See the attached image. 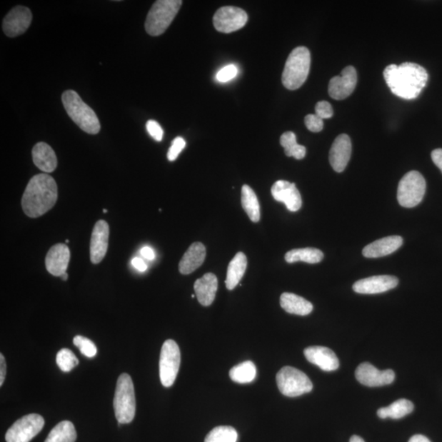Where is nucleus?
I'll return each mask as SVG.
<instances>
[{
  "label": "nucleus",
  "instance_id": "26",
  "mask_svg": "<svg viewBox=\"0 0 442 442\" xmlns=\"http://www.w3.org/2000/svg\"><path fill=\"white\" fill-rule=\"evenodd\" d=\"M248 259L243 253L239 251L228 266L227 276L226 281V288L233 290L241 281L246 270H247Z\"/></svg>",
  "mask_w": 442,
  "mask_h": 442
},
{
  "label": "nucleus",
  "instance_id": "3",
  "mask_svg": "<svg viewBox=\"0 0 442 442\" xmlns=\"http://www.w3.org/2000/svg\"><path fill=\"white\" fill-rule=\"evenodd\" d=\"M61 101L67 114L83 131L89 134H97L100 131L101 126L96 114L76 91H65L61 95Z\"/></svg>",
  "mask_w": 442,
  "mask_h": 442
},
{
  "label": "nucleus",
  "instance_id": "10",
  "mask_svg": "<svg viewBox=\"0 0 442 442\" xmlns=\"http://www.w3.org/2000/svg\"><path fill=\"white\" fill-rule=\"evenodd\" d=\"M44 419L37 413H31L19 419L5 436L7 442H30L41 433Z\"/></svg>",
  "mask_w": 442,
  "mask_h": 442
},
{
  "label": "nucleus",
  "instance_id": "22",
  "mask_svg": "<svg viewBox=\"0 0 442 442\" xmlns=\"http://www.w3.org/2000/svg\"><path fill=\"white\" fill-rule=\"evenodd\" d=\"M194 288L199 303L209 306L216 298L218 288L217 277L212 273H206L196 281Z\"/></svg>",
  "mask_w": 442,
  "mask_h": 442
},
{
  "label": "nucleus",
  "instance_id": "37",
  "mask_svg": "<svg viewBox=\"0 0 442 442\" xmlns=\"http://www.w3.org/2000/svg\"><path fill=\"white\" fill-rule=\"evenodd\" d=\"M238 74L237 66L231 64L222 69L216 75V80L221 83H226L233 79Z\"/></svg>",
  "mask_w": 442,
  "mask_h": 442
},
{
  "label": "nucleus",
  "instance_id": "27",
  "mask_svg": "<svg viewBox=\"0 0 442 442\" xmlns=\"http://www.w3.org/2000/svg\"><path fill=\"white\" fill-rule=\"evenodd\" d=\"M413 411V404L411 401L399 399L388 407L380 408L377 413L378 416L382 419L388 418L399 419L410 415Z\"/></svg>",
  "mask_w": 442,
  "mask_h": 442
},
{
  "label": "nucleus",
  "instance_id": "16",
  "mask_svg": "<svg viewBox=\"0 0 442 442\" xmlns=\"http://www.w3.org/2000/svg\"><path fill=\"white\" fill-rule=\"evenodd\" d=\"M273 198L286 206L290 211H298L301 209L302 200L301 194L294 183L286 181H278L271 188Z\"/></svg>",
  "mask_w": 442,
  "mask_h": 442
},
{
  "label": "nucleus",
  "instance_id": "40",
  "mask_svg": "<svg viewBox=\"0 0 442 442\" xmlns=\"http://www.w3.org/2000/svg\"><path fill=\"white\" fill-rule=\"evenodd\" d=\"M146 128L149 134L156 141L160 142L164 139V130L156 121L150 120L147 122Z\"/></svg>",
  "mask_w": 442,
  "mask_h": 442
},
{
  "label": "nucleus",
  "instance_id": "8",
  "mask_svg": "<svg viewBox=\"0 0 442 442\" xmlns=\"http://www.w3.org/2000/svg\"><path fill=\"white\" fill-rule=\"evenodd\" d=\"M276 382L281 393L288 397L308 393L313 389V384L306 374L291 366H285L278 371Z\"/></svg>",
  "mask_w": 442,
  "mask_h": 442
},
{
  "label": "nucleus",
  "instance_id": "19",
  "mask_svg": "<svg viewBox=\"0 0 442 442\" xmlns=\"http://www.w3.org/2000/svg\"><path fill=\"white\" fill-rule=\"evenodd\" d=\"M306 360L321 368L322 371L331 372L339 368L338 358L334 352L326 346H309L304 351Z\"/></svg>",
  "mask_w": 442,
  "mask_h": 442
},
{
  "label": "nucleus",
  "instance_id": "41",
  "mask_svg": "<svg viewBox=\"0 0 442 442\" xmlns=\"http://www.w3.org/2000/svg\"><path fill=\"white\" fill-rule=\"evenodd\" d=\"M431 156H432L434 164L438 166L442 172V149L433 150Z\"/></svg>",
  "mask_w": 442,
  "mask_h": 442
},
{
  "label": "nucleus",
  "instance_id": "45",
  "mask_svg": "<svg viewBox=\"0 0 442 442\" xmlns=\"http://www.w3.org/2000/svg\"><path fill=\"white\" fill-rule=\"evenodd\" d=\"M409 442H431L426 436L423 435H415L412 436Z\"/></svg>",
  "mask_w": 442,
  "mask_h": 442
},
{
  "label": "nucleus",
  "instance_id": "17",
  "mask_svg": "<svg viewBox=\"0 0 442 442\" xmlns=\"http://www.w3.org/2000/svg\"><path fill=\"white\" fill-rule=\"evenodd\" d=\"M351 141L348 134H342L336 138L329 152L330 165L336 172H343L351 159Z\"/></svg>",
  "mask_w": 442,
  "mask_h": 442
},
{
  "label": "nucleus",
  "instance_id": "36",
  "mask_svg": "<svg viewBox=\"0 0 442 442\" xmlns=\"http://www.w3.org/2000/svg\"><path fill=\"white\" fill-rule=\"evenodd\" d=\"M186 142L182 137H176L174 141H172L171 147L168 151L167 159L168 160L173 161L176 160L179 154H180L183 149L186 148Z\"/></svg>",
  "mask_w": 442,
  "mask_h": 442
},
{
  "label": "nucleus",
  "instance_id": "11",
  "mask_svg": "<svg viewBox=\"0 0 442 442\" xmlns=\"http://www.w3.org/2000/svg\"><path fill=\"white\" fill-rule=\"evenodd\" d=\"M248 16L242 9L233 6L222 7L214 16V24L218 31L232 33L247 24Z\"/></svg>",
  "mask_w": 442,
  "mask_h": 442
},
{
  "label": "nucleus",
  "instance_id": "43",
  "mask_svg": "<svg viewBox=\"0 0 442 442\" xmlns=\"http://www.w3.org/2000/svg\"><path fill=\"white\" fill-rule=\"evenodd\" d=\"M132 265L134 268H137L138 271L141 272L146 271L148 268L145 262L141 258H139V257H136V258L132 260Z\"/></svg>",
  "mask_w": 442,
  "mask_h": 442
},
{
  "label": "nucleus",
  "instance_id": "47",
  "mask_svg": "<svg viewBox=\"0 0 442 442\" xmlns=\"http://www.w3.org/2000/svg\"><path fill=\"white\" fill-rule=\"evenodd\" d=\"M61 278H63V281H67V278H69V275H67V273H65L64 275L61 276Z\"/></svg>",
  "mask_w": 442,
  "mask_h": 442
},
{
  "label": "nucleus",
  "instance_id": "14",
  "mask_svg": "<svg viewBox=\"0 0 442 442\" xmlns=\"http://www.w3.org/2000/svg\"><path fill=\"white\" fill-rule=\"evenodd\" d=\"M357 84V72L355 67H345L340 76L330 80L328 94L336 100H343L350 96L355 91Z\"/></svg>",
  "mask_w": 442,
  "mask_h": 442
},
{
  "label": "nucleus",
  "instance_id": "48",
  "mask_svg": "<svg viewBox=\"0 0 442 442\" xmlns=\"http://www.w3.org/2000/svg\"><path fill=\"white\" fill-rule=\"evenodd\" d=\"M104 214H107L108 211L107 210H104Z\"/></svg>",
  "mask_w": 442,
  "mask_h": 442
},
{
  "label": "nucleus",
  "instance_id": "39",
  "mask_svg": "<svg viewBox=\"0 0 442 442\" xmlns=\"http://www.w3.org/2000/svg\"><path fill=\"white\" fill-rule=\"evenodd\" d=\"M316 114L323 120L331 119L333 116L332 105L326 101H321L316 105Z\"/></svg>",
  "mask_w": 442,
  "mask_h": 442
},
{
  "label": "nucleus",
  "instance_id": "34",
  "mask_svg": "<svg viewBox=\"0 0 442 442\" xmlns=\"http://www.w3.org/2000/svg\"><path fill=\"white\" fill-rule=\"evenodd\" d=\"M58 366L61 371L70 372L79 363L76 356L69 349L64 348L59 351L56 357Z\"/></svg>",
  "mask_w": 442,
  "mask_h": 442
},
{
  "label": "nucleus",
  "instance_id": "38",
  "mask_svg": "<svg viewBox=\"0 0 442 442\" xmlns=\"http://www.w3.org/2000/svg\"><path fill=\"white\" fill-rule=\"evenodd\" d=\"M305 124L311 132H321L323 128V121L316 114H309L305 117Z\"/></svg>",
  "mask_w": 442,
  "mask_h": 442
},
{
  "label": "nucleus",
  "instance_id": "9",
  "mask_svg": "<svg viewBox=\"0 0 442 442\" xmlns=\"http://www.w3.org/2000/svg\"><path fill=\"white\" fill-rule=\"evenodd\" d=\"M181 361V351L174 340L168 339L162 346L160 356V379L162 385L170 388L174 384Z\"/></svg>",
  "mask_w": 442,
  "mask_h": 442
},
{
  "label": "nucleus",
  "instance_id": "31",
  "mask_svg": "<svg viewBox=\"0 0 442 442\" xmlns=\"http://www.w3.org/2000/svg\"><path fill=\"white\" fill-rule=\"evenodd\" d=\"M256 376V368L253 362L245 361L233 367L229 371V377L238 383H249Z\"/></svg>",
  "mask_w": 442,
  "mask_h": 442
},
{
  "label": "nucleus",
  "instance_id": "49",
  "mask_svg": "<svg viewBox=\"0 0 442 442\" xmlns=\"http://www.w3.org/2000/svg\"><path fill=\"white\" fill-rule=\"evenodd\" d=\"M66 243H69V239H66Z\"/></svg>",
  "mask_w": 442,
  "mask_h": 442
},
{
  "label": "nucleus",
  "instance_id": "21",
  "mask_svg": "<svg viewBox=\"0 0 442 442\" xmlns=\"http://www.w3.org/2000/svg\"><path fill=\"white\" fill-rule=\"evenodd\" d=\"M403 244V238L401 236H389L376 240L366 246L363 249L362 253L366 258H378L395 253Z\"/></svg>",
  "mask_w": 442,
  "mask_h": 442
},
{
  "label": "nucleus",
  "instance_id": "6",
  "mask_svg": "<svg viewBox=\"0 0 442 442\" xmlns=\"http://www.w3.org/2000/svg\"><path fill=\"white\" fill-rule=\"evenodd\" d=\"M114 406L120 424L132 422L136 416V394L131 377L127 373L121 374L117 380Z\"/></svg>",
  "mask_w": 442,
  "mask_h": 442
},
{
  "label": "nucleus",
  "instance_id": "20",
  "mask_svg": "<svg viewBox=\"0 0 442 442\" xmlns=\"http://www.w3.org/2000/svg\"><path fill=\"white\" fill-rule=\"evenodd\" d=\"M70 250L66 245L59 243L53 246L48 251L46 266L49 273L61 277L66 273L70 262Z\"/></svg>",
  "mask_w": 442,
  "mask_h": 442
},
{
  "label": "nucleus",
  "instance_id": "28",
  "mask_svg": "<svg viewBox=\"0 0 442 442\" xmlns=\"http://www.w3.org/2000/svg\"><path fill=\"white\" fill-rule=\"evenodd\" d=\"M241 203L246 214L253 222H258L261 219V209L258 199L253 189L248 186L242 188Z\"/></svg>",
  "mask_w": 442,
  "mask_h": 442
},
{
  "label": "nucleus",
  "instance_id": "1",
  "mask_svg": "<svg viewBox=\"0 0 442 442\" xmlns=\"http://www.w3.org/2000/svg\"><path fill=\"white\" fill-rule=\"evenodd\" d=\"M383 76L391 91L405 99H416L428 79L427 71L413 63L389 65L386 67Z\"/></svg>",
  "mask_w": 442,
  "mask_h": 442
},
{
  "label": "nucleus",
  "instance_id": "42",
  "mask_svg": "<svg viewBox=\"0 0 442 442\" xmlns=\"http://www.w3.org/2000/svg\"><path fill=\"white\" fill-rule=\"evenodd\" d=\"M6 361H5V358L3 354L0 355V386H2L5 377H6Z\"/></svg>",
  "mask_w": 442,
  "mask_h": 442
},
{
  "label": "nucleus",
  "instance_id": "4",
  "mask_svg": "<svg viewBox=\"0 0 442 442\" xmlns=\"http://www.w3.org/2000/svg\"><path fill=\"white\" fill-rule=\"evenodd\" d=\"M311 53L306 47H298L293 50L285 64L282 82L289 91H296L306 82L311 67Z\"/></svg>",
  "mask_w": 442,
  "mask_h": 442
},
{
  "label": "nucleus",
  "instance_id": "30",
  "mask_svg": "<svg viewBox=\"0 0 442 442\" xmlns=\"http://www.w3.org/2000/svg\"><path fill=\"white\" fill-rule=\"evenodd\" d=\"M76 432L74 423L63 421L52 429L44 442H75Z\"/></svg>",
  "mask_w": 442,
  "mask_h": 442
},
{
  "label": "nucleus",
  "instance_id": "24",
  "mask_svg": "<svg viewBox=\"0 0 442 442\" xmlns=\"http://www.w3.org/2000/svg\"><path fill=\"white\" fill-rule=\"evenodd\" d=\"M34 164L46 173H51L58 166V159L54 149L44 142L38 143L32 149Z\"/></svg>",
  "mask_w": 442,
  "mask_h": 442
},
{
  "label": "nucleus",
  "instance_id": "18",
  "mask_svg": "<svg viewBox=\"0 0 442 442\" xmlns=\"http://www.w3.org/2000/svg\"><path fill=\"white\" fill-rule=\"evenodd\" d=\"M109 239V226L103 220L99 221L93 229L91 240V260L99 264L107 254Z\"/></svg>",
  "mask_w": 442,
  "mask_h": 442
},
{
  "label": "nucleus",
  "instance_id": "35",
  "mask_svg": "<svg viewBox=\"0 0 442 442\" xmlns=\"http://www.w3.org/2000/svg\"><path fill=\"white\" fill-rule=\"evenodd\" d=\"M74 343L80 350L84 356L93 358L97 355L96 346L87 338L83 336H76L74 339Z\"/></svg>",
  "mask_w": 442,
  "mask_h": 442
},
{
  "label": "nucleus",
  "instance_id": "23",
  "mask_svg": "<svg viewBox=\"0 0 442 442\" xmlns=\"http://www.w3.org/2000/svg\"><path fill=\"white\" fill-rule=\"evenodd\" d=\"M206 255V247L203 243H193L182 257L179 264V271L182 275H189L204 264Z\"/></svg>",
  "mask_w": 442,
  "mask_h": 442
},
{
  "label": "nucleus",
  "instance_id": "44",
  "mask_svg": "<svg viewBox=\"0 0 442 442\" xmlns=\"http://www.w3.org/2000/svg\"><path fill=\"white\" fill-rule=\"evenodd\" d=\"M141 255L147 260L152 261L155 258L154 251L149 247H144L141 251Z\"/></svg>",
  "mask_w": 442,
  "mask_h": 442
},
{
  "label": "nucleus",
  "instance_id": "12",
  "mask_svg": "<svg viewBox=\"0 0 442 442\" xmlns=\"http://www.w3.org/2000/svg\"><path fill=\"white\" fill-rule=\"evenodd\" d=\"M395 377V373L391 369L379 371L371 363L367 362L362 363L356 371L357 381L371 388L382 387V386L393 383Z\"/></svg>",
  "mask_w": 442,
  "mask_h": 442
},
{
  "label": "nucleus",
  "instance_id": "25",
  "mask_svg": "<svg viewBox=\"0 0 442 442\" xmlns=\"http://www.w3.org/2000/svg\"><path fill=\"white\" fill-rule=\"evenodd\" d=\"M281 305L289 314L305 316L311 314L313 311V305L309 301L294 293H283L281 296Z\"/></svg>",
  "mask_w": 442,
  "mask_h": 442
},
{
  "label": "nucleus",
  "instance_id": "29",
  "mask_svg": "<svg viewBox=\"0 0 442 442\" xmlns=\"http://www.w3.org/2000/svg\"><path fill=\"white\" fill-rule=\"evenodd\" d=\"M323 258V253L321 250L313 248L293 249L288 251L285 255V261L288 263L303 261L309 264H316Z\"/></svg>",
  "mask_w": 442,
  "mask_h": 442
},
{
  "label": "nucleus",
  "instance_id": "13",
  "mask_svg": "<svg viewBox=\"0 0 442 442\" xmlns=\"http://www.w3.org/2000/svg\"><path fill=\"white\" fill-rule=\"evenodd\" d=\"M32 21L31 11L24 6H16L5 16L3 30L9 37H16L25 33Z\"/></svg>",
  "mask_w": 442,
  "mask_h": 442
},
{
  "label": "nucleus",
  "instance_id": "46",
  "mask_svg": "<svg viewBox=\"0 0 442 442\" xmlns=\"http://www.w3.org/2000/svg\"><path fill=\"white\" fill-rule=\"evenodd\" d=\"M350 442H365L359 436H352Z\"/></svg>",
  "mask_w": 442,
  "mask_h": 442
},
{
  "label": "nucleus",
  "instance_id": "7",
  "mask_svg": "<svg viewBox=\"0 0 442 442\" xmlns=\"http://www.w3.org/2000/svg\"><path fill=\"white\" fill-rule=\"evenodd\" d=\"M426 192V181L421 173L412 171L403 177L397 189V200L403 208L412 209L421 203Z\"/></svg>",
  "mask_w": 442,
  "mask_h": 442
},
{
  "label": "nucleus",
  "instance_id": "32",
  "mask_svg": "<svg viewBox=\"0 0 442 442\" xmlns=\"http://www.w3.org/2000/svg\"><path fill=\"white\" fill-rule=\"evenodd\" d=\"M281 144L287 156H293L296 160H301L305 158L306 149L296 142V134L293 132L283 133L281 137Z\"/></svg>",
  "mask_w": 442,
  "mask_h": 442
},
{
  "label": "nucleus",
  "instance_id": "5",
  "mask_svg": "<svg viewBox=\"0 0 442 442\" xmlns=\"http://www.w3.org/2000/svg\"><path fill=\"white\" fill-rule=\"evenodd\" d=\"M181 0H159L149 10L145 30L149 35L159 36L164 34L175 19L182 6Z\"/></svg>",
  "mask_w": 442,
  "mask_h": 442
},
{
  "label": "nucleus",
  "instance_id": "2",
  "mask_svg": "<svg viewBox=\"0 0 442 442\" xmlns=\"http://www.w3.org/2000/svg\"><path fill=\"white\" fill-rule=\"evenodd\" d=\"M58 200V186L52 176L39 174L31 179L21 199L27 216L38 218L51 210Z\"/></svg>",
  "mask_w": 442,
  "mask_h": 442
},
{
  "label": "nucleus",
  "instance_id": "15",
  "mask_svg": "<svg viewBox=\"0 0 442 442\" xmlns=\"http://www.w3.org/2000/svg\"><path fill=\"white\" fill-rule=\"evenodd\" d=\"M398 283V278L395 276H377L356 282L353 290L360 294H378L395 288Z\"/></svg>",
  "mask_w": 442,
  "mask_h": 442
},
{
  "label": "nucleus",
  "instance_id": "33",
  "mask_svg": "<svg viewBox=\"0 0 442 442\" xmlns=\"http://www.w3.org/2000/svg\"><path fill=\"white\" fill-rule=\"evenodd\" d=\"M237 431L231 426H219L212 429L204 442H237Z\"/></svg>",
  "mask_w": 442,
  "mask_h": 442
}]
</instances>
